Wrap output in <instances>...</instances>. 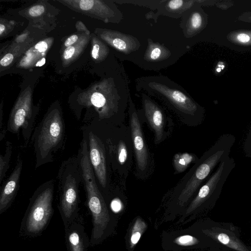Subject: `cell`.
<instances>
[{
    "mask_svg": "<svg viewBox=\"0 0 251 251\" xmlns=\"http://www.w3.org/2000/svg\"><path fill=\"white\" fill-rule=\"evenodd\" d=\"M235 140L231 134H223L203 153L174 188L169 202L172 208L178 210L186 208L220 162L229 156Z\"/></svg>",
    "mask_w": 251,
    "mask_h": 251,
    "instance_id": "cell-1",
    "label": "cell"
},
{
    "mask_svg": "<svg viewBox=\"0 0 251 251\" xmlns=\"http://www.w3.org/2000/svg\"><path fill=\"white\" fill-rule=\"evenodd\" d=\"M141 82L142 87L162 99L182 124L195 127L203 122V109L178 86H173L171 82L164 78L156 77L145 78Z\"/></svg>",
    "mask_w": 251,
    "mask_h": 251,
    "instance_id": "cell-2",
    "label": "cell"
},
{
    "mask_svg": "<svg viewBox=\"0 0 251 251\" xmlns=\"http://www.w3.org/2000/svg\"><path fill=\"white\" fill-rule=\"evenodd\" d=\"M57 178L58 207L65 228L78 217L79 188L83 177L77 156L62 162Z\"/></svg>",
    "mask_w": 251,
    "mask_h": 251,
    "instance_id": "cell-3",
    "label": "cell"
},
{
    "mask_svg": "<svg viewBox=\"0 0 251 251\" xmlns=\"http://www.w3.org/2000/svg\"><path fill=\"white\" fill-rule=\"evenodd\" d=\"M65 123L59 111L48 113L34 129L31 138L35 168L53 161V153L62 146Z\"/></svg>",
    "mask_w": 251,
    "mask_h": 251,
    "instance_id": "cell-4",
    "label": "cell"
},
{
    "mask_svg": "<svg viewBox=\"0 0 251 251\" xmlns=\"http://www.w3.org/2000/svg\"><path fill=\"white\" fill-rule=\"evenodd\" d=\"M54 180L40 185L29 199V202L20 227L21 235L35 237L46 228L53 214Z\"/></svg>",
    "mask_w": 251,
    "mask_h": 251,
    "instance_id": "cell-5",
    "label": "cell"
},
{
    "mask_svg": "<svg viewBox=\"0 0 251 251\" xmlns=\"http://www.w3.org/2000/svg\"><path fill=\"white\" fill-rule=\"evenodd\" d=\"M235 165L234 159L230 156L220 162L184 209L185 217L197 214L215 206Z\"/></svg>",
    "mask_w": 251,
    "mask_h": 251,
    "instance_id": "cell-6",
    "label": "cell"
},
{
    "mask_svg": "<svg viewBox=\"0 0 251 251\" xmlns=\"http://www.w3.org/2000/svg\"><path fill=\"white\" fill-rule=\"evenodd\" d=\"M111 135L106 141L111 161L124 181L131 169L134 155L130 126L113 125Z\"/></svg>",
    "mask_w": 251,
    "mask_h": 251,
    "instance_id": "cell-7",
    "label": "cell"
},
{
    "mask_svg": "<svg viewBox=\"0 0 251 251\" xmlns=\"http://www.w3.org/2000/svg\"><path fill=\"white\" fill-rule=\"evenodd\" d=\"M128 113L135 161V175L138 178L144 179L151 174L154 160L145 141L139 117L130 96Z\"/></svg>",
    "mask_w": 251,
    "mask_h": 251,
    "instance_id": "cell-8",
    "label": "cell"
},
{
    "mask_svg": "<svg viewBox=\"0 0 251 251\" xmlns=\"http://www.w3.org/2000/svg\"><path fill=\"white\" fill-rule=\"evenodd\" d=\"M200 232L215 243L233 251H251L240 238L238 228L232 224L216 222L211 220L201 224Z\"/></svg>",
    "mask_w": 251,
    "mask_h": 251,
    "instance_id": "cell-9",
    "label": "cell"
},
{
    "mask_svg": "<svg viewBox=\"0 0 251 251\" xmlns=\"http://www.w3.org/2000/svg\"><path fill=\"white\" fill-rule=\"evenodd\" d=\"M142 96L145 116L154 132V143L158 145L170 134L171 120L167 119L162 109L145 94H142Z\"/></svg>",
    "mask_w": 251,
    "mask_h": 251,
    "instance_id": "cell-10",
    "label": "cell"
},
{
    "mask_svg": "<svg viewBox=\"0 0 251 251\" xmlns=\"http://www.w3.org/2000/svg\"><path fill=\"white\" fill-rule=\"evenodd\" d=\"M89 158L99 183L103 188L107 184L106 150L103 142L92 131L88 134Z\"/></svg>",
    "mask_w": 251,
    "mask_h": 251,
    "instance_id": "cell-11",
    "label": "cell"
},
{
    "mask_svg": "<svg viewBox=\"0 0 251 251\" xmlns=\"http://www.w3.org/2000/svg\"><path fill=\"white\" fill-rule=\"evenodd\" d=\"M23 167L22 160L18 157L16 164L8 179L3 183L0 194V214L12 204L19 188Z\"/></svg>",
    "mask_w": 251,
    "mask_h": 251,
    "instance_id": "cell-12",
    "label": "cell"
},
{
    "mask_svg": "<svg viewBox=\"0 0 251 251\" xmlns=\"http://www.w3.org/2000/svg\"><path fill=\"white\" fill-rule=\"evenodd\" d=\"M65 230L68 251H87L90 247V239L78 217Z\"/></svg>",
    "mask_w": 251,
    "mask_h": 251,
    "instance_id": "cell-13",
    "label": "cell"
},
{
    "mask_svg": "<svg viewBox=\"0 0 251 251\" xmlns=\"http://www.w3.org/2000/svg\"><path fill=\"white\" fill-rule=\"evenodd\" d=\"M199 157L194 153L188 152H178L173 158V165L175 175L184 172L191 164H195Z\"/></svg>",
    "mask_w": 251,
    "mask_h": 251,
    "instance_id": "cell-14",
    "label": "cell"
},
{
    "mask_svg": "<svg viewBox=\"0 0 251 251\" xmlns=\"http://www.w3.org/2000/svg\"><path fill=\"white\" fill-rule=\"evenodd\" d=\"M12 153V144L7 141L5 150L3 155L0 154V182H2L6 173L9 168V163Z\"/></svg>",
    "mask_w": 251,
    "mask_h": 251,
    "instance_id": "cell-15",
    "label": "cell"
},
{
    "mask_svg": "<svg viewBox=\"0 0 251 251\" xmlns=\"http://www.w3.org/2000/svg\"><path fill=\"white\" fill-rule=\"evenodd\" d=\"M146 227V223L142 219L139 218L136 220L133 226L129 239L132 247L137 244Z\"/></svg>",
    "mask_w": 251,
    "mask_h": 251,
    "instance_id": "cell-16",
    "label": "cell"
},
{
    "mask_svg": "<svg viewBox=\"0 0 251 251\" xmlns=\"http://www.w3.org/2000/svg\"><path fill=\"white\" fill-rule=\"evenodd\" d=\"M202 24V17L198 12H195L192 14L189 21V26L193 30H196L201 26Z\"/></svg>",
    "mask_w": 251,
    "mask_h": 251,
    "instance_id": "cell-17",
    "label": "cell"
},
{
    "mask_svg": "<svg viewBox=\"0 0 251 251\" xmlns=\"http://www.w3.org/2000/svg\"><path fill=\"white\" fill-rule=\"evenodd\" d=\"M162 47H159L158 46H151L149 48V51L148 52L149 57L152 60H156L159 59L161 56H162Z\"/></svg>",
    "mask_w": 251,
    "mask_h": 251,
    "instance_id": "cell-18",
    "label": "cell"
},
{
    "mask_svg": "<svg viewBox=\"0 0 251 251\" xmlns=\"http://www.w3.org/2000/svg\"><path fill=\"white\" fill-rule=\"evenodd\" d=\"M243 150L245 155L251 158V127L244 141Z\"/></svg>",
    "mask_w": 251,
    "mask_h": 251,
    "instance_id": "cell-19",
    "label": "cell"
},
{
    "mask_svg": "<svg viewBox=\"0 0 251 251\" xmlns=\"http://www.w3.org/2000/svg\"><path fill=\"white\" fill-rule=\"evenodd\" d=\"M187 2L182 0H172L168 2L167 6L172 10H177L184 6Z\"/></svg>",
    "mask_w": 251,
    "mask_h": 251,
    "instance_id": "cell-20",
    "label": "cell"
},
{
    "mask_svg": "<svg viewBox=\"0 0 251 251\" xmlns=\"http://www.w3.org/2000/svg\"><path fill=\"white\" fill-rule=\"evenodd\" d=\"M235 40L237 42L242 44H247L251 41V36L246 32H239L236 35Z\"/></svg>",
    "mask_w": 251,
    "mask_h": 251,
    "instance_id": "cell-21",
    "label": "cell"
},
{
    "mask_svg": "<svg viewBox=\"0 0 251 251\" xmlns=\"http://www.w3.org/2000/svg\"><path fill=\"white\" fill-rule=\"evenodd\" d=\"M45 8L43 5H37L32 6L29 10V14L32 17H37L43 13Z\"/></svg>",
    "mask_w": 251,
    "mask_h": 251,
    "instance_id": "cell-22",
    "label": "cell"
},
{
    "mask_svg": "<svg viewBox=\"0 0 251 251\" xmlns=\"http://www.w3.org/2000/svg\"><path fill=\"white\" fill-rule=\"evenodd\" d=\"M94 2L93 0H82L80 1L79 6L82 10H88L93 6Z\"/></svg>",
    "mask_w": 251,
    "mask_h": 251,
    "instance_id": "cell-23",
    "label": "cell"
},
{
    "mask_svg": "<svg viewBox=\"0 0 251 251\" xmlns=\"http://www.w3.org/2000/svg\"><path fill=\"white\" fill-rule=\"evenodd\" d=\"M13 56L11 53L6 54L0 60V65L5 67L9 65L13 61Z\"/></svg>",
    "mask_w": 251,
    "mask_h": 251,
    "instance_id": "cell-24",
    "label": "cell"
},
{
    "mask_svg": "<svg viewBox=\"0 0 251 251\" xmlns=\"http://www.w3.org/2000/svg\"><path fill=\"white\" fill-rule=\"evenodd\" d=\"M75 51V49L74 47L73 46H69L67 47L63 54V56L65 59H68L72 57V56L74 55Z\"/></svg>",
    "mask_w": 251,
    "mask_h": 251,
    "instance_id": "cell-25",
    "label": "cell"
},
{
    "mask_svg": "<svg viewBox=\"0 0 251 251\" xmlns=\"http://www.w3.org/2000/svg\"><path fill=\"white\" fill-rule=\"evenodd\" d=\"M111 207L114 212H118L122 208V204L119 200H115L111 202Z\"/></svg>",
    "mask_w": 251,
    "mask_h": 251,
    "instance_id": "cell-26",
    "label": "cell"
},
{
    "mask_svg": "<svg viewBox=\"0 0 251 251\" xmlns=\"http://www.w3.org/2000/svg\"><path fill=\"white\" fill-rule=\"evenodd\" d=\"M35 48L39 52H44L47 50L48 45L45 41H40L35 46Z\"/></svg>",
    "mask_w": 251,
    "mask_h": 251,
    "instance_id": "cell-27",
    "label": "cell"
},
{
    "mask_svg": "<svg viewBox=\"0 0 251 251\" xmlns=\"http://www.w3.org/2000/svg\"><path fill=\"white\" fill-rule=\"evenodd\" d=\"M210 250L209 251H229L230 250H229L226 247L217 244L215 245L210 247Z\"/></svg>",
    "mask_w": 251,
    "mask_h": 251,
    "instance_id": "cell-28",
    "label": "cell"
},
{
    "mask_svg": "<svg viewBox=\"0 0 251 251\" xmlns=\"http://www.w3.org/2000/svg\"><path fill=\"white\" fill-rule=\"evenodd\" d=\"M78 37L76 35H73L69 37L65 42V46L67 47L71 46V45L75 43Z\"/></svg>",
    "mask_w": 251,
    "mask_h": 251,
    "instance_id": "cell-29",
    "label": "cell"
},
{
    "mask_svg": "<svg viewBox=\"0 0 251 251\" xmlns=\"http://www.w3.org/2000/svg\"><path fill=\"white\" fill-rule=\"evenodd\" d=\"M100 47L98 44L93 46L92 50V56L94 59H97L99 57Z\"/></svg>",
    "mask_w": 251,
    "mask_h": 251,
    "instance_id": "cell-30",
    "label": "cell"
},
{
    "mask_svg": "<svg viewBox=\"0 0 251 251\" xmlns=\"http://www.w3.org/2000/svg\"><path fill=\"white\" fill-rule=\"evenodd\" d=\"M45 63V58H43L41 60L38 61L37 63L36 64L37 66H43Z\"/></svg>",
    "mask_w": 251,
    "mask_h": 251,
    "instance_id": "cell-31",
    "label": "cell"
},
{
    "mask_svg": "<svg viewBox=\"0 0 251 251\" xmlns=\"http://www.w3.org/2000/svg\"><path fill=\"white\" fill-rule=\"evenodd\" d=\"M5 29V26L2 24L0 25V34L1 35Z\"/></svg>",
    "mask_w": 251,
    "mask_h": 251,
    "instance_id": "cell-32",
    "label": "cell"
},
{
    "mask_svg": "<svg viewBox=\"0 0 251 251\" xmlns=\"http://www.w3.org/2000/svg\"><path fill=\"white\" fill-rule=\"evenodd\" d=\"M221 68H217V69H216V70H217V71L218 72H220L221 71Z\"/></svg>",
    "mask_w": 251,
    "mask_h": 251,
    "instance_id": "cell-33",
    "label": "cell"
}]
</instances>
